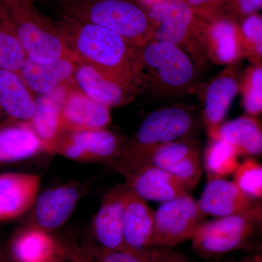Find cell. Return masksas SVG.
Here are the masks:
<instances>
[{
  "instance_id": "cell-29",
  "label": "cell",
  "mask_w": 262,
  "mask_h": 262,
  "mask_svg": "<svg viewBox=\"0 0 262 262\" xmlns=\"http://www.w3.org/2000/svg\"><path fill=\"white\" fill-rule=\"evenodd\" d=\"M234 174V182L248 198H262V165L253 160L239 165Z\"/></svg>"
},
{
  "instance_id": "cell-6",
  "label": "cell",
  "mask_w": 262,
  "mask_h": 262,
  "mask_svg": "<svg viewBox=\"0 0 262 262\" xmlns=\"http://www.w3.org/2000/svg\"><path fill=\"white\" fill-rule=\"evenodd\" d=\"M155 26L152 39L174 45L192 58L196 68L208 61L203 21L185 0H161L148 8Z\"/></svg>"
},
{
  "instance_id": "cell-18",
  "label": "cell",
  "mask_w": 262,
  "mask_h": 262,
  "mask_svg": "<svg viewBox=\"0 0 262 262\" xmlns=\"http://www.w3.org/2000/svg\"><path fill=\"white\" fill-rule=\"evenodd\" d=\"M198 203L207 216L215 218L244 213L253 208L251 198L241 192L235 183L226 179L208 181Z\"/></svg>"
},
{
  "instance_id": "cell-30",
  "label": "cell",
  "mask_w": 262,
  "mask_h": 262,
  "mask_svg": "<svg viewBox=\"0 0 262 262\" xmlns=\"http://www.w3.org/2000/svg\"><path fill=\"white\" fill-rule=\"evenodd\" d=\"M200 151L186 157L167 171L179 181L188 191L194 189L199 183L203 173Z\"/></svg>"
},
{
  "instance_id": "cell-13",
  "label": "cell",
  "mask_w": 262,
  "mask_h": 262,
  "mask_svg": "<svg viewBox=\"0 0 262 262\" xmlns=\"http://www.w3.org/2000/svg\"><path fill=\"white\" fill-rule=\"evenodd\" d=\"M81 191L72 184H63L44 191L34 202L32 226L51 232L70 219L80 200Z\"/></svg>"
},
{
  "instance_id": "cell-7",
  "label": "cell",
  "mask_w": 262,
  "mask_h": 262,
  "mask_svg": "<svg viewBox=\"0 0 262 262\" xmlns=\"http://www.w3.org/2000/svg\"><path fill=\"white\" fill-rule=\"evenodd\" d=\"M206 217L189 193L162 203L155 211L149 248H169L192 239Z\"/></svg>"
},
{
  "instance_id": "cell-38",
  "label": "cell",
  "mask_w": 262,
  "mask_h": 262,
  "mask_svg": "<svg viewBox=\"0 0 262 262\" xmlns=\"http://www.w3.org/2000/svg\"><path fill=\"white\" fill-rule=\"evenodd\" d=\"M0 262H17L12 255L5 250H0Z\"/></svg>"
},
{
  "instance_id": "cell-1",
  "label": "cell",
  "mask_w": 262,
  "mask_h": 262,
  "mask_svg": "<svg viewBox=\"0 0 262 262\" xmlns=\"http://www.w3.org/2000/svg\"><path fill=\"white\" fill-rule=\"evenodd\" d=\"M71 56L90 66L135 84V46L116 33L94 24L61 16L58 22Z\"/></svg>"
},
{
  "instance_id": "cell-24",
  "label": "cell",
  "mask_w": 262,
  "mask_h": 262,
  "mask_svg": "<svg viewBox=\"0 0 262 262\" xmlns=\"http://www.w3.org/2000/svg\"><path fill=\"white\" fill-rule=\"evenodd\" d=\"M214 139L225 141L237 155H262V130L251 117H241L223 122Z\"/></svg>"
},
{
  "instance_id": "cell-27",
  "label": "cell",
  "mask_w": 262,
  "mask_h": 262,
  "mask_svg": "<svg viewBox=\"0 0 262 262\" xmlns=\"http://www.w3.org/2000/svg\"><path fill=\"white\" fill-rule=\"evenodd\" d=\"M27 58L13 24L0 4V70L19 73Z\"/></svg>"
},
{
  "instance_id": "cell-20",
  "label": "cell",
  "mask_w": 262,
  "mask_h": 262,
  "mask_svg": "<svg viewBox=\"0 0 262 262\" xmlns=\"http://www.w3.org/2000/svg\"><path fill=\"white\" fill-rule=\"evenodd\" d=\"M77 62L71 58L38 63L27 58L19 72L29 89L37 95L48 94L73 78Z\"/></svg>"
},
{
  "instance_id": "cell-35",
  "label": "cell",
  "mask_w": 262,
  "mask_h": 262,
  "mask_svg": "<svg viewBox=\"0 0 262 262\" xmlns=\"http://www.w3.org/2000/svg\"><path fill=\"white\" fill-rule=\"evenodd\" d=\"M140 253L145 262H190L180 253L167 248H149Z\"/></svg>"
},
{
  "instance_id": "cell-14",
  "label": "cell",
  "mask_w": 262,
  "mask_h": 262,
  "mask_svg": "<svg viewBox=\"0 0 262 262\" xmlns=\"http://www.w3.org/2000/svg\"><path fill=\"white\" fill-rule=\"evenodd\" d=\"M111 122L110 108L71 86L61 115V133L106 128Z\"/></svg>"
},
{
  "instance_id": "cell-4",
  "label": "cell",
  "mask_w": 262,
  "mask_h": 262,
  "mask_svg": "<svg viewBox=\"0 0 262 262\" xmlns=\"http://www.w3.org/2000/svg\"><path fill=\"white\" fill-rule=\"evenodd\" d=\"M196 123L195 113L187 106H167L155 110L144 119L134 137L125 143L117 158V168L125 177L135 173L148 165L155 150L188 137Z\"/></svg>"
},
{
  "instance_id": "cell-3",
  "label": "cell",
  "mask_w": 262,
  "mask_h": 262,
  "mask_svg": "<svg viewBox=\"0 0 262 262\" xmlns=\"http://www.w3.org/2000/svg\"><path fill=\"white\" fill-rule=\"evenodd\" d=\"M58 4L61 16L108 29L135 47L154 37L149 11L138 0H63Z\"/></svg>"
},
{
  "instance_id": "cell-12",
  "label": "cell",
  "mask_w": 262,
  "mask_h": 262,
  "mask_svg": "<svg viewBox=\"0 0 262 262\" xmlns=\"http://www.w3.org/2000/svg\"><path fill=\"white\" fill-rule=\"evenodd\" d=\"M128 186L118 185L103 198L93 222V232L97 245L114 251H127L122 232L124 204Z\"/></svg>"
},
{
  "instance_id": "cell-17",
  "label": "cell",
  "mask_w": 262,
  "mask_h": 262,
  "mask_svg": "<svg viewBox=\"0 0 262 262\" xmlns=\"http://www.w3.org/2000/svg\"><path fill=\"white\" fill-rule=\"evenodd\" d=\"M154 215L155 211L129 187L122 216L124 241L129 251L140 253L149 248L154 229Z\"/></svg>"
},
{
  "instance_id": "cell-28",
  "label": "cell",
  "mask_w": 262,
  "mask_h": 262,
  "mask_svg": "<svg viewBox=\"0 0 262 262\" xmlns=\"http://www.w3.org/2000/svg\"><path fill=\"white\" fill-rule=\"evenodd\" d=\"M199 151L198 146L188 139L172 141L155 150L148 165L168 170L186 157Z\"/></svg>"
},
{
  "instance_id": "cell-8",
  "label": "cell",
  "mask_w": 262,
  "mask_h": 262,
  "mask_svg": "<svg viewBox=\"0 0 262 262\" xmlns=\"http://www.w3.org/2000/svg\"><path fill=\"white\" fill-rule=\"evenodd\" d=\"M257 209L206 221L192 239L193 248L198 254L215 257L238 248L258 219Z\"/></svg>"
},
{
  "instance_id": "cell-10",
  "label": "cell",
  "mask_w": 262,
  "mask_h": 262,
  "mask_svg": "<svg viewBox=\"0 0 262 262\" xmlns=\"http://www.w3.org/2000/svg\"><path fill=\"white\" fill-rule=\"evenodd\" d=\"M74 78L84 94L110 108L126 105L141 93L133 82L82 63H77Z\"/></svg>"
},
{
  "instance_id": "cell-21",
  "label": "cell",
  "mask_w": 262,
  "mask_h": 262,
  "mask_svg": "<svg viewBox=\"0 0 262 262\" xmlns=\"http://www.w3.org/2000/svg\"><path fill=\"white\" fill-rule=\"evenodd\" d=\"M70 88L69 82L36 97L35 113L29 123L44 144L46 152L50 144L61 134V111Z\"/></svg>"
},
{
  "instance_id": "cell-23",
  "label": "cell",
  "mask_w": 262,
  "mask_h": 262,
  "mask_svg": "<svg viewBox=\"0 0 262 262\" xmlns=\"http://www.w3.org/2000/svg\"><path fill=\"white\" fill-rule=\"evenodd\" d=\"M42 151L44 144L29 122L0 130V163L28 159Z\"/></svg>"
},
{
  "instance_id": "cell-41",
  "label": "cell",
  "mask_w": 262,
  "mask_h": 262,
  "mask_svg": "<svg viewBox=\"0 0 262 262\" xmlns=\"http://www.w3.org/2000/svg\"><path fill=\"white\" fill-rule=\"evenodd\" d=\"M63 1V0H58V2Z\"/></svg>"
},
{
  "instance_id": "cell-32",
  "label": "cell",
  "mask_w": 262,
  "mask_h": 262,
  "mask_svg": "<svg viewBox=\"0 0 262 262\" xmlns=\"http://www.w3.org/2000/svg\"><path fill=\"white\" fill-rule=\"evenodd\" d=\"M239 31L244 46L262 57V17L256 14L248 15L243 21Z\"/></svg>"
},
{
  "instance_id": "cell-5",
  "label": "cell",
  "mask_w": 262,
  "mask_h": 262,
  "mask_svg": "<svg viewBox=\"0 0 262 262\" xmlns=\"http://www.w3.org/2000/svg\"><path fill=\"white\" fill-rule=\"evenodd\" d=\"M2 4L28 59L45 63L72 58L58 24L43 15L33 0H3Z\"/></svg>"
},
{
  "instance_id": "cell-26",
  "label": "cell",
  "mask_w": 262,
  "mask_h": 262,
  "mask_svg": "<svg viewBox=\"0 0 262 262\" xmlns=\"http://www.w3.org/2000/svg\"><path fill=\"white\" fill-rule=\"evenodd\" d=\"M235 150L220 139H210L203 155V167L208 181L225 179L238 167Z\"/></svg>"
},
{
  "instance_id": "cell-25",
  "label": "cell",
  "mask_w": 262,
  "mask_h": 262,
  "mask_svg": "<svg viewBox=\"0 0 262 262\" xmlns=\"http://www.w3.org/2000/svg\"><path fill=\"white\" fill-rule=\"evenodd\" d=\"M10 252L17 262H48L58 253V244L46 231L30 226L15 235Z\"/></svg>"
},
{
  "instance_id": "cell-11",
  "label": "cell",
  "mask_w": 262,
  "mask_h": 262,
  "mask_svg": "<svg viewBox=\"0 0 262 262\" xmlns=\"http://www.w3.org/2000/svg\"><path fill=\"white\" fill-rule=\"evenodd\" d=\"M239 85L232 67L213 77L202 88L203 117L209 139H214L223 123Z\"/></svg>"
},
{
  "instance_id": "cell-37",
  "label": "cell",
  "mask_w": 262,
  "mask_h": 262,
  "mask_svg": "<svg viewBox=\"0 0 262 262\" xmlns=\"http://www.w3.org/2000/svg\"><path fill=\"white\" fill-rule=\"evenodd\" d=\"M232 8L244 15H252L262 8V0H230Z\"/></svg>"
},
{
  "instance_id": "cell-19",
  "label": "cell",
  "mask_w": 262,
  "mask_h": 262,
  "mask_svg": "<svg viewBox=\"0 0 262 262\" xmlns=\"http://www.w3.org/2000/svg\"><path fill=\"white\" fill-rule=\"evenodd\" d=\"M127 185L145 201L165 203L189 191L164 169L146 165L125 177Z\"/></svg>"
},
{
  "instance_id": "cell-16",
  "label": "cell",
  "mask_w": 262,
  "mask_h": 262,
  "mask_svg": "<svg viewBox=\"0 0 262 262\" xmlns=\"http://www.w3.org/2000/svg\"><path fill=\"white\" fill-rule=\"evenodd\" d=\"M40 179L34 174H0V222L14 220L34 205Z\"/></svg>"
},
{
  "instance_id": "cell-34",
  "label": "cell",
  "mask_w": 262,
  "mask_h": 262,
  "mask_svg": "<svg viewBox=\"0 0 262 262\" xmlns=\"http://www.w3.org/2000/svg\"><path fill=\"white\" fill-rule=\"evenodd\" d=\"M199 18L208 20L222 15L228 0H185Z\"/></svg>"
},
{
  "instance_id": "cell-31",
  "label": "cell",
  "mask_w": 262,
  "mask_h": 262,
  "mask_svg": "<svg viewBox=\"0 0 262 262\" xmlns=\"http://www.w3.org/2000/svg\"><path fill=\"white\" fill-rule=\"evenodd\" d=\"M244 106L250 115L262 113V67L256 66L248 72L244 84Z\"/></svg>"
},
{
  "instance_id": "cell-33",
  "label": "cell",
  "mask_w": 262,
  "mask_h": 262,
  "mask_svg": "<svg viewBox=\"0 0 262 262\" xmlns=\"http://www.w3.org/2000/svg\"><path fill=\"white\" fill-rule=\"evenodd\" d=\"M97 262H145L140 253L106 249L97 244L90 245Z\"/></svg>"
},
{
  "instance_id": "cell-40",
  "label": "cell",
  "mask_w": 262,
  "mask_h": 262,
  "mask_svg": "<svg viewBox=\"0 0 262 262\" xmlns=\"http://www.w3.org/2000/svg\"><path fill=\"white\" fill-rule=\"evenodd\" d=\"M3 0H0V4H2V3H3Z\"/></svg>"
},
{
  "instance_id": "cell-43",
  "label": "cell",
  "mask_w": 262,
  "mask_h": 262,
  "mask_svg": "<svg viewBox=\"0 0 262 262\" xmlns=\"http://www.w3.org/2000/svg\"><path fill=\"white\" fill-rule=\"evenodd\" d=\"M57 262H58V261H57Z\"/></svg>"
},
{
  "instance_id": "cell-36",
  "label": "cell",
  "mask_w": 262,
  "mask_h": 262,
  "mask_svg": "<svg viewBox=\"0 0 262 262\" xmlns=\"http://www.w3.org/2000/svg\"><path fill=\"white\" fill-rule=\"evenodd\" d=\"M60 252L70 258L72 262H97L90 246L83 248L60 246Z\"/></svg>"
},
{
  "instance_id": "cell-42",
  "label": "cell",
  "mask_w": 262,
  "mask_h": 262,
  "mask_svg": "<svg viewBox=\"0 0 262 262\" xmlns=\"http://www.w3.org/2000/svg\"><path fill=\"white\" fill-rule=\"evenodd\" d=\"M1 110H2V108H1V107H0V111H1Z\"/></svg>"
},
{
  "instance_id": "cell-39",
  "label": "cell",
  "mask_w": 262,
  "mask_h": 262,
  "mask_svg": "<svg viewBox=\"0 0 262 262\" xmlns=\"http://www.w3.org/2000/svg\"><path fill=\"white\" fill-rule=\"evenodd\" d=\"M48 262H57L56 261H53V259H52L51 261H48Z\"/></svg>"
},
{
  "instance_id": "cell-2",
  "label": "cell",
  "mask_w": 262,
  "mask_h": 262,
  "mask_svg": "<svg viewBox=\"0 0 262 262\" xmlns=\"http://www.w3.org/2000/svg\"><path fill=\"white\" fill-rule=\"evenodd\" d=\"M196 66L182 49L151 39L135 48L134 78L141 92L156 96H174L195 88Z\"/></svg>"
},
{
  "instance_id": "cell-22",
  "label": "cell",
  "mask_w": 262,
  "mask_h": 262,
  "mask_svg": "<svg viewBox=\"0 0 262 262\" xmlns=\"http://www.w3.org/2000/svg\"><path fill=\"white\" fill-rule=\"evenodd\" d=\"M0 107L9 116L29 122L36 110V98L17 72L0 70Z\"/></svg>"
},
{
  "instance_id": "cell-9",
  "label": "cell",
  "mask_w": 262,
  "mask_h": 262,
  "mask_svg": "<svg viewBox=\"0 0 262 262\" xmlns=\"http://www.w3.org/2000/svg\"><path fill=\"white\" fill-rule=\"evenodd\" d=\"M125 144L106 128L64 131L50 144L47 152L75 161H102L117 158Z\"/></svg>"
},
{
  "instance_id": "cell-15",
  "label": "cell",
  "mask_w": 262,
  "mask_h": 262,
  "mask_svg": "<svg viewBox=\"0 0 262 262\" xmlns=\"http://www.w3.org/2000/svg\"><path fill=\"white\" fill-rule=\"evenodd\" d=\"M203 39L208 60L215 64L233 63L244 46L241 31L229 18L223 15L203 20Z\"/></svg>"
}]
</instances>
